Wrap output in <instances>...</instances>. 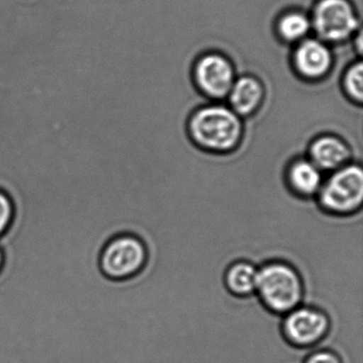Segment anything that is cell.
Segmentation results:
<instances>
[{
    "label": "cell",
    "instance_id": "cell-1",
    "mask_svg": "<svg viewBox=\"0 0 363 363\" xmlns=\"http://www.w3.org/2000/svg\"><path fill=\"white\" fill-rule=\"evenodd\" d=\"M188 133L199 152L226 157L242 147L245 129L242 118L230 108L209 104L193 112L188 123Z\"/></svg>",
    "mask_w": 363,
    "mask_h": 363
},
{
    "label": "cell",
    "instance_id": "cell-2",
    "mask_svg": "<svg viewBox=\"0 0 363 363\" xmlns=\"http://www.w3.org/2000/svg\"><path fill=\"white\" fill-rule=\"evenodd\" d=\"M305 292L303 275L292 263L272 259L259 267L255 295L269 313L284 316L303 303Z\"/></svg>",
    "mask_w": 363,
    "mask_h": 363
},
{
    "label": "cell",
    "instance_id": "cell-3",
    "mask_svg": "<svg viewBox=\"0 0 363 363\" xmlns=\"http://www.w3.org/2000/svg\"><path fill=\"white\" fill-rule=\"evenodd\" d=\"M314 201L323 213L345 218L359 213L363 205V169L360 163L326 174Z\"/></svg>",
    "mask_w": 363,
    "mask_h": 363
},
{
    "label": "cell",
    "instance_id": "cell-4",
    "mask_svg": "<svg viewBox=\"0 0 363 363\" xmlns=\"http://www.w3.org/2000/svg\"><path fill=\"white\" fill-rule=\"evenodd\" d=\"M150 261L146 242L135 233L112 237L101 250L99 265L101 274L114 282H128L143 273Z\"/></svg>",
    "mask_w": 363,
    "mask_h": 363
},
{
    "label": "cell",
    "instance_id": "cell-5",
    "mask_svg": "<svg viewBox=\"0 0 363 363\" xmlns=\"http://www.w3.org/2000/svg\"><path fill=\"white\" fill-rule=\"evenodd\" d=\"M362 13L350 0H316L311 10V27L324 43H347L361 27Z\"/></svg>",
    "mask_w": 363,
    "mask_h": 363
},
{
    "label": "cell",
    "instance_id": "cell-6",
    "mask_svg": "<svg viewBox=\"0 0 363 363\" xmlns=\"http://www.w3.org/2000/svg\"><path fill=\"white\" fill-rule=\"evenodd\" d=\"M331 320L322 308L297 306L282 316L280 331L286 343L295 350H313L329 335Z\"/></svg>",
    "mask_w": 363,
    "mask_h": 363
},
{
    "label": "cell",
    "instance_id": "cell-7",
    "mask_svg": "<svg viewBox=\"0 0 363 363\" xmlns=\"http://www.w3.org/2000/svg\"><path fill=\"white\" fill-rule=\"evenodd\" d=\"M193 80L199 92L210 101L226 99L237 79L233 61L218 52L201 55L193 67Z\"/></svg>",
    "mask_w": 363,
    "mask_h": 363
},
{
    "label": "cell",
    "instance_id": "cell-8",
    "mask_svg": "<svg viewBox=\"0 0 363 363\" xmlns=\"http://www.w3.org/2000/svg\"><path fill=\"white\" fill-rule=\"evenodd\" d=\"M306 156L323 174L333 173L352 162V144L335 133H320L306 148Z\"/></svg>",
    "mask_w": 363,
    "mask_h": 363
},
{
    "label": "cell",
    "instance_id": "cell-9",
    "mask_svg": "<svg viewBox=\"0 0 363 363\" xmlns=\"http://www.w3.org/2000/svg\"><path fill=\"white\" fill-rule=\"evenodd\" d=\"M335 57L326 43L318 39H306L293 50L292 65L303 79L315 82L329 75Z\"/></svg>",
    "mask_w": 363,
    "mask_h": 363
},
{
    "label": "cell",
    "instance_id": "cell-10",
    "mask_svg": "<svg viewBox=\"0 0 363 363\" xmlns=\"http://www.w3.org/2000/svg\"><path fill=\"white\" fill-rule=\"evenodd\" d=\"M324 177L325 174L303 155L291 158L286 163L282 175L288 192L301 201L315 199Z\"/></svg>",
    "mask_w": 363,
    "mask_h": 363
},
{
    "label": "cell",
    "instance_id": "cell-11",
    "mask_svg": "<svg viewBox=\"0 0 363 363\" xmlns=\"http://www.w3.org/2000/svg\"><path fill=\"white\" fill-rule=\"evenodd\" d=\"M230 109L240 118H248L258 111L264 99L262 82L250 74H242L235 79L228 94Z\"/></svg>",
    "mask_w": 363,
    "mask_h": 363
},
{
    "label": "cell",
    "instance_id": "cell-12",
    "mask_svg": "<svg viewBox=\"0 0 363 363\" xmlns=\"http://www.w3.org/2000/svg\"><path fill=\"white\" fill-rule=\"evenodd\" d=\"M258 265L246 259L233 261L225 269L223 282L229 294L237 298H248L256 293Z\"/></svg>",
    "mask_w": 363,
    "mask_h": 363
},
{
    "label": "cell",
    "instance_id": "cell-13",
    "mask_svg": "<svg viewBox=\"0 0 363 363\" xmlns=\"http://www.w3.org/2000/svg\"><path fill=\"white\" fill-rule=\"evenodd\" d=\"M311 28V21L308 14L301 10L294 9L282 13L275 25L278 38L289 45L303 41Z\"/></svg>",
    "mask_w": 363,
    "mask_h": 363
},
{
    "label": "cell",
    "instance_id": "cell-14",
    "mask_svg": "<svg viewBox=\"0 0 363 363\" xmlns=\"http://www.w3.org/2000/svg\"><path fill=\"white\" fill-rule=\"evenodd\" d=\"M342 89L350 101L362 105L363 65L361 59L354 61L346 67L342 76Z\"/></svg>",
    "mask_w": 363,
    "mask_h": 363
},
{
    "label": "cell",
    "instance_id": "cell-15",
    "mask_svg": "<svg viewBox=\"0 0 363 363\" xmlns=\"http://www.w3.org/2000/svg\"><path fill=\"white\" fill-rule=\"evenodd\" d=\"M16 218V207L11 197L0 189V238L11 228Z\"/></svg>",
    "mask_w": 363,
    "mask_h": 363
},
{
    "label": "cell",
    "instance_id": "cell-16",
    "mask_svg": "<svg viewBox=\"0 0 363 363\" xmlns=\"http://www.w3.org/2000/svg\"><path fill=\"white\" fill-rule=\"evenodd\" d=\"M301 363H345L341 354L331 348H315L311 350Z\"/></svg>",
    "mask_w": 363,
    "mask_h": 363
},
{
    "label": "cell",
    "instance_id": "cell-17",
    "mask_svg": "<svg viewBox=\"0 0 363 363\" xmlns=\"http://www.w3.org/2000/svg\"><path fill=\"white\" fill-rule=\"evenodd\" d=\"M6 256L5 252L3 248L0 246V272L3 271L4 267H5Z\"/></svg>",
    "mask_w": 363,
    "mask_h": 363
}]
</instances>
